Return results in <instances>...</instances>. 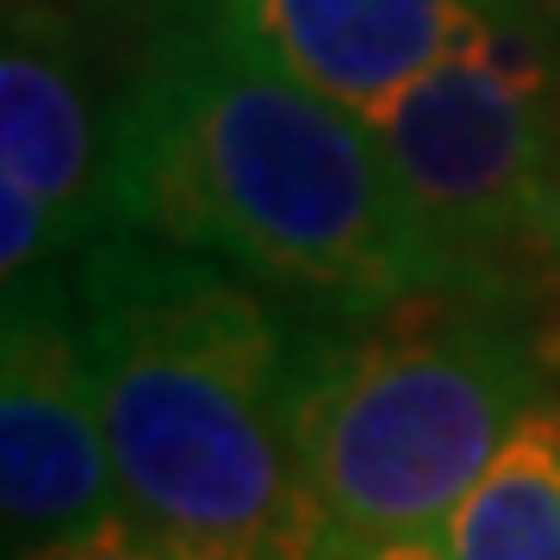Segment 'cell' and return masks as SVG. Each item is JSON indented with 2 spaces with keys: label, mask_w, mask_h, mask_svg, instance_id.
<instances>
[{
  "label": "cell",
  "mask_w": 560,
  "mask_h": 560,
  "mask_svg": "<svg viewBox=\"0 0 560 560\" xmlns=\"http://www.w3.org/2000/svg\"><path fill=\"white\" fill-rule=\"evenodd\" d=\"M411 200L474 287L560 312V7L499 13L374 113Z\"/></svg>",
  "instance_id": "277c9868"
},
{
  "label": "cell",
  "mask_w": 560,
  "mask_h": 560,
  "mask_svg": "<svg viewBox=\"0 0 560 560\" xmlns=\"http://www.w3.org/2000/svg\"><path fill=\"white\" fill-rule=\"evenodd\" d=\"M374 560H448L442 541H374Z\"/></svg>",
  "instance_id": "8fae6325"
},
{
  "label": "cell",
  "mask_w": 560,
  "mask_h": 560,
  "mask_svg": "<svg viewBox=\"0 0 560 560\" xmlns=\"http://www.w3.org/2000/svg\"><path fill=\"white\" fill-rule=\"evenodd\" d=\"M194 560H374V541H361L355 529H342L324 504L300 499L287 517H275L268 529L243 541H224L212 555H194Z\"/></svg>",
  "instance_id": "9c48e42d"
},
{
  "label": "cell",
  "mask_w": 560,
  "mask_h": 560,
  "mask_svg": "<svg viewBox=\"0 0 560 560\" xmlns=\"http://www.w3.org/2000/svg\"><path fill=\"white\" fill-rule=\"evenodd\" d=\"M249 50L318 94L381 113L467 44L504 0H212Z\"/></svg>",
  "instance_id": "52a82bcc"
},
{
  "label": "cell",
  "mask_w": 560,
  "mask_h": 560,
  "mask_svg": "<svg viewBox=\"0 0 560 560\" xmlns=\"http://www.w3.org/2000/svg\"><path fill=\"white\" fill-rule=\"evenodd\" d=\"M555 7H560V0H555Z\"/></svg>",
  "instance_id": "4fadbf2b"
},
{
  "label": "cell",
  "mask_w": 560,
  "mask_h": 560,
  "mask_svg": "<svg viewBox=\"0 0 560 560\" xmlns=\"http://www.w3.org/2000/svg\"><path fill=\"white\" fill-rule=\"evenodd\" d=\"M131 511L113 467L75 275L7 293L0 318V529L7 560Z\"/></svg>",
  "instance_id": "8992f818"
},
{
  "label": "cell",
  "mask_w": 560,
  "mask_h": 560,
  "mask_svg": "<svg viewBox=\"0 0 560 560\" xmlns=\"http://www.w3.org/2000/svg\"><path fill=\"white\" fill-rule=\"evenodd\" d=\"M75 312L125 504L194 555L287 517L318 312L150 231L75 261Z\"/></svg>",
  "instance_id": "7a4b0ae2"
},
{
  "label": "cell",
  "mask_w": 560,
  "mask_h": 560,
  "mask_svg": "<svg viewBox=\"0 0 560 560\" xmlns=\"http://www.w3.org/2000/svg\"><path fill=\"white\" fill-rule=\"evenodd\" d=\"M555 386V312L499 287L330 318L300 399L305 499L361 541H436Z\"/></svg>",
  "instance_id": "3957f363"
},
{
  "label": "cell",
  "mask_w": 560,
  "mask_h": 560,
  "mask_svg": "<svg viewBox=\"0 0 560 560\" xmlns=\"http://www.w3.org/2000/svg\"><path fill=\"white\" fill-rule=\"evenodd\" d=\"M13 560H194V548L162 536L156 523H143L138 511H119V517L94 523L81 536H62L50 548H32V555H13Z\"/></svg>",
  "instance_id": "30bf717a"
},
{
  "label": "cell",
  "mask_w": 560,
  "mask_h": 560,
  "mask_svg": "<svg viewBox=\"0 0 560 560\" xmlns=\"http://www.w3.org/2000/svg\"><path fill=\"white\" fill-rule=\"evenodd\" d=\"M162 7H175V0H162Z\"/></svg>",
  "instance_id": "7c38bea8"
},
{
  "label": "cell",
  "mask_w": 560,
  "mask_h": 560,
  "mask_svg": "<svg viewBox=\"0 0 560 560\" xmlns=\"http://www.w3.org/2000/svg\"><path fill=\"white\" fill-rule=\"evenodd\" d=\"M113 231L200 249L318 318L474 287L381 125L249 50L212 0H175L125 81Z\"/></svg>",
  "instance_id": "6da1fadb"
},
{
  "label": "cell",
  "mask_w": 560,
  "mask_h": 560,
  "mask_svg": "<svg viewBox=\"0 0 560 560\" xmlns=\"http://www.w3.org/2000/svg\"><path fill=\"white\" fill-rule=\"evenodd\" d=\"M436 541L448 560H560V386L511 430Z\"/></svg>",
  "instance_id": "ba28073f"
},
{
  "label": "cell",
  "mask_w": 560,
  "mask_h": 560,
  "mask_svg": "<svg viewBox=\"0 0 560 560\" xmlns=\"http://www.w3.org/2000/svg\"><path fill=\"white\" fill-rule=\"evenodd\" d=\"M119 106L69 7L13 0L0 32V280H69L113 231Z\"/></svg>",
  "instance_id": "5b68a950"
}]
</instances>
